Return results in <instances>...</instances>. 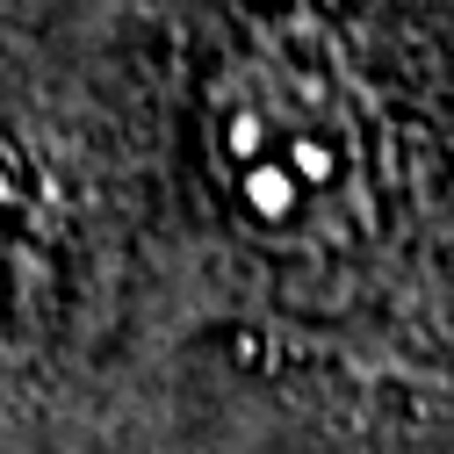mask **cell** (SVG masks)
Instances as JSON below:
<instances>
[{
    "label": "cell",
    "mask_w": 454,
    "mask_h": 454,
    "mask_svg": "<svg viewBox=\"0 0 454 454\" xmlns=\"http://www.w3.org/2000/svg\"><path fill=\"white\" fill-rule=\"evenodd\" d=\"M209 145L239 209L267 231H325L354 209V108L310 59L239 66L209 108Z\"/></svg>",
    "instance_id": "cell-1"
}]
</instances>
